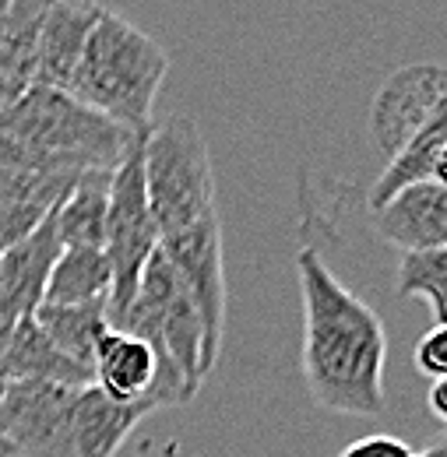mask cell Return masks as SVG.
I'll return each mask as SVG.
<instances>
[{"instance_id": "14", "label": "cell", "mask_w": 447, "mask_h": 457, "mask_svg": "<svg viewBox=\"0 0 447 457\" xmlns=\"http://www.w3.org/2000/svg\"><path fill=\"white\" fill-rule=\"evenodd\" d=\"M14 380H54L67 387H89L92 384V370L74 362L71 355H63L32 317L18 320L11 331L7 345V384Z\"/></svg>"}, {"instance_id": "29", "label": "cell", "mask_w": 447, "mask_h": 457, "mask_svg": "<svg viewBox=\"0 0 447 457\" xmlns=\"http://www.w3.org/2000/svg\"><path fill=\"white\" fill-rule=\"evenodd\" d=\"M0 457H14V447H11L4 436H0Z\"/></svg>"}, {"instance_id": "9", "label": "cell", "mask_w": 447, "mask_h": 457, "mask_svg": "<svg viewBox=\"0 0 447 457\" xmlns=\"http://www.w3.org/2000/svg\"><path fill=\"white\" fill-rule=\"evenodd\" d=\"M54 212L25 239H18L14 246H7L0 253V317L7 324H18L43 306L50 271H54L60 250H63Z\"/></svg>"}, {"instance_id": "5", "label": "cell", "mask_w": 447, "mask_h": 457, "mask_svg": "<svg viewBox=\"0 0 447 457\" xmlns=\"http://www.w3.org/2000/svg\"><path fill=\"white\" fill-rule=\"evenodd\" d=\"M141 145H145V137L127 152V159L110 176L106 236H103V253H106V261L113 268V288L110 303H106L110 328L131 306L152 253L159 250V226H156V215H152V204H148V190H145Z\"/></svg>"}, {"instance_id": "25", "label": "cell", "mask_w": 447, "mask_h": 457, "mask_svg": "<svg viewBox=\"0 0 447 457\" xmlns=\"http://www.w3.org/2000/svg\"><path fill=\"white\" fill-rule=\"evenodd\" d=\"M11 331H14V324H7L0 317V395L7 391V345H11Z\"/></svg>"}, {"instance_id": "19", "label": "cell", "mask_w": 447, "mask_h": 457, "mask_svg": "<svg viewBox=\"0 0 447 457\" xmlns=\"http://www.w3.org/2000/svg\"><path fill=\"white\" fill-rule=\"evenodd\" d=\"M394 288L401 299H423L434 324H447V246L401 253Z\"/></svg>"}, {"instance_id": "23", "label": "cell", "mask_w": 447, "mask_h": 457, "mask_svg": "<svg viewBox=\"0 0 447 457\" xmlns=\"http://www.w3.org/2000/svg\"><path fill=\"white\" fill-rule=\"evenodd\" d=\"M25 92H29V88H21V85L14 81V74H11V71L0 63V113H4L11 103H18Z\"/></svg>"}, {"instance_id": "1", "label": "cell", "mask_w": 447, "mask_h": 457, "mask_svg": "<svg viewBox=\"0 0 447 457\" xmlns=\"http://www.w3.org/2000/svg\"><path fill=\"white\" fill-rule=\"evenodd\" d=\"M303 299V380L317 408L374 419L384 411L388 335L381 317L332 275L314 246L296 253Z\"/></svg>"}, {"instance_id": "22", "label": "cell", "mask_w": 447, "mask_h": 457, "mask_svg": "<svg viewBox=\"0 0 447 457\" xmlns=\"http://www.w3.org/2000/svg\"><path fill=\"white\" fill-rule=\"evenodd\" d=\"M338 457H416V451L392 433H374V436H363L356 444H349Z\"/></svg>"}, {"instance_id": "6", "label": "cell", "mask_w": 447, "mask_h": 457, "mask_svg": "<svg viewBox=\"0 0 447 457\" xmlns=\"http://www.w3.org/2000/svg\"><path fill=\"white\" fill-rule=\"evenodd\" d=\"M81 387L14 380L0 395V436L14 457H74V401Z\"/></svg>"}, {"instance_id": "3", "label": "cell", "mask_w": 447, "mask_h": 457, "mask_svg": "<svg viewBox=\"0 0 447 457\" xmlns=\"http://www.w3.org/2000/svg\"><path fill=\"white\" fill-rule=\"evenodd\" d=\"M0 141L63 172H113L141 141L63 88L32 85L0 113Z\"/></svg>"}, {"instance_id": "15", "label": "cell", "mask_w": 447, "mask_h": 457, "mask_svg": "<svg viewBox=\"0 0 447 457\" xmlns=\"http://www.w3.org/2000/svg\"><path fill=\"white\" fill-rule=\"evenodd\" d=\"M113 172L89 170L74 179L67 197L56 204V232L63 246H96L103 250L106 236V204H110Z\"/></svg>"}, {"instance_id": "16", "label": "cell", "mask_w": 447, "mask_h": 457, "mask_svg": "<svg viewBox=\"0 0 447 457\" xmlns=\"http://www.w3.org/2000/svg\"><path fill=\"white\" fill-rule=\"evenodd\" d=\"M113 268L103 250L96 246H63L56 257L43 303L54 306H81V303H110Z\"/></svg>"}, {"instance_id": "28", "label": "cell", "mask_w": 447, "mask_h": 457, "mask_svg": "<svg viewBox=\"0 0 447 457\" xmlns=\"http://www.w3.org/2000/svg\"><path fill=\"white\" fill-rule=\"evenodd\" d=\"M14 0H0V32H4V21H7V11H11Z\"/></svg>"}, {"instance_id": "4", "label": "cell", "mask_w": 447, "mask_h": 457, "mask_svg": "<svg viewBox=\"0 0 447 457\" xmlns=\"http://www.w3.org/2000/svg\"><path fill=\"white\" fill-rule=\"evenodd\" d=\"M141 159L159 239L219 215L212 152L190 116H169L166 123L152 127L141 145Z\"/></svg>"}, {"instance_id": "20", "label": "cell", "mask_w": 447, "mask_h": 457, "mask_svg": "<svg viewBox=\"0 0 447 457\" xmlns=\"http://www.w3.org/2000/svg\"><path fill=\"white\" fill-rule=\"evenodd\" d=\"M416 366L430 380L447 377V324H434L416 345Z\"/></svg>"}, {"instance_id": "7", "label": "cell", "mask_w": 447, "mask_h": 457, "mask_svg": "<svg viewBox=\"0 0 447 457\" xmlns=\"http://www.w3.org/2000/svg\"><path fill=\"white\" fill-rule=\"evenodd\" d=\"M447 110V67L409 63L388 74L370 106V134L377 148L392 159L423 127H430Z\"/></svg>"}, {"instance_id": "18", "label": "cell", "mask_w": 447, "mask_h": 457, "mask_svg": "<svg viewBox=\"0 0 447 457\" xmlns=\"http://www.w3.org/2000/svg\"><path fill=\"white\" fill-rule=\"evenodd\" d=\"M444 141H447V110L430 127H423L412 141H405L392 159H388L384 172L370 187V212H377L384 201H392L398 190L430 179L434 176V162H437V152L444 148Z\"/></svg>"}, {"instance_id": "13", "label": "cell", "mask_w": 447, "mask_h": 457, "mask_svg": "<svg viewBox=\"0 0 447 457\" xmlns=\"http://www.w3.org/2000/svg\"><path fill=\"white\" fill-rule=\"evenodd\" d=\"M156 408L148 401H113L96 384L81 387L74 401V457H116L127 436Z\"/></svg>"}, {"instance_id": "27", "label": "cell", "mask_w": 447, "mask_h": 457, "mask_svg": "<svg viewBox=\"0 0 447 457\" xmlns=\"http://www.w3.org/2000/svg\"><path fill=\"white\" fill-rule=\"evenodd\" d=\"M416 457H447V433H444V440H441V444H434V447H426L423 454H416Z\"/></svg>"}, {"instance_id": "10", "label": "cell", "mask_w": 447, "mask_h": 457, "mask_svg": "<svg viewBox=\"0 0 447 457\" xmlns=\"http://www.w3.org/2000/svg\"><path fill=\"white\" fill-rule=\"evenodd\" d=\"M374 228L401 253L447 246V190L434 179L398 190L374 212Z\"/></svg>"}, {"instance_id": "17", "label": "cell", "mask_w": 447, "mask_h": 457, "mask_svg": "<svg viewBox=\"0 0 447 457\" xmlns=\"http://www.w3.org/2000/svg\"><path fill=\"white\" fill-rule=\"evenodd\" d=\"M32 320L39 324V331L50 338V342L71 355L74 362L89 366L92 370V352L96 342L103 338V331L110 328V313H106V299L99 303H81V306H54V303H43Z\"/></svg>"}, {"instance_id": "21", "label": "cell", "mask_w": 447, "mask_h": 457, "mask_svg": "<svg viewBox=\"0 0 447 457\" xmlns=\"http://www.w3.org/2000/svg\"><path fill=\"white\" fill-rule=\"evenodd\" d=\"M50 212L39 208H21V204H0V253L7 246H14L18 239H25L32 228L39 226Z\"/></svg>"}, {"instance_id": "8", "label": "cell", "mask_w": 447, "mask_h": 457, "mask_svg": "<svg viewBox=\"0 0 447 457\" xmlns=\"http://www.w3.org/2000/svg\"><path fill=\"white\" fill-rule=\"evenodd\" d=\"M159 250L176 271V278L190 292L208 345L219 352L223 348L225 328V271H223V222L205 219L198 226L169 232L159 239Z\"/></svg>"}, {"instance_id": "24", "label": "cell", "mask_w": 447, "mask_h": 457, "mask_svg": "<svg viewBox=\"0 0 447 457\" xmlns=\"http://www.w3.org/2000/svg\"><path fill=\"white\" fill-rule=\"evenodd\" d=\"M426 408L434 411V419H441L447 426V377L430 384V395H426Z\"/></svg>"}, {"instance_id": "26", "label": "cell", "mask_w": 447, "mask_h": 457, "mask_svg": "<svg viewBox=\"0 0 447 457\" xmlns=\"http://www.w3.org/2000/svg\"><path fill=\"white\" fill-rule=\"evenodd\" d=\"M434 183H441L447 190V141H444V148L437 152V162H434V176H430Z\"/></svg>"}, {"instance_id": "12", "label": "cell", "mask_w": 447, "mask_h": 457, "mask_svg": "<svg viewBox=\"0 0 447 457\" xmlns=\"http://www.w3.org/2000/svg\"><path fill=\"white\" fill-rule=\"evenodd\" d=\"M156 373H159V355L152 342H145L134 331L106 328L103 338L92 352V384L113 401H148L156 391ZM156 408V404H152Z\"/></svg>"}, {"instance_id": "2", "label": "cell", "mask_w": 447, "mask_h": 457, "mask_svg": "<svg viewBox=\"0 0 447 457\" xmlns=\"http://www.w3.org/2000/svg\"><path fill=\"white\" fill-rule=\"evenodd\" d=\"M166 71V50L148 32L103 7L67 81V92L134 137H148V130L156 127V96Z\"/></svg>"}, {"instance_id": "11", "label": "cell", "mask_w": 447, "mask_h": 457, "mask_svg": "<svg viewBox=\"0 0 447 457\" xmlns=\"http://www.w3.org/2000/svg\"><path fill=\"white\" fill-rule=\"evenodd\" d=\"M103 7L96 0H54L43 14L36 36V85L63 88L81 60V50L99 21Z\"/></svg>"}]
</instances>
